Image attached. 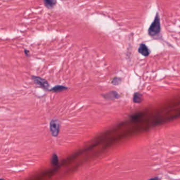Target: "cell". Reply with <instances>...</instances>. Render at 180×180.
I'll return each mask as SVG.
<instances>
[{
  "mask_svg": "<svg viewBox=\"0 0 180 180\" xmlns=\"http://www.w3.org/2000/svg\"><path fill=\"white\" fill-rule=\"evenodd\" d=\"M65 89H67V88L63 86H61V85H57L54 87L53 88H52L51 91L54 92H59L61 91H62Z\"/></svg>",
  "mask_w": 180,
  "mask_h": 180,
  "instance_id": "8",
  "label": "cell"
},
{
  "mask_svg": "<svg viewBox=\"0 0 180 180\" xmlns=\"http://www.w3.org/2000/svg\"><path fill=\"white\" fill-rule=\"evenodd\" d=\"M44 4L48 9L53 8L56 4V0H43Z\"/></svg>",
  "mask_w": 180,
  "mask_h": 180,
  "instance_id": "5",
  "label": "cell"
},
{
  "mask_svg": "<svg viewBox=\"0 0 180 180\" xmlns=\"http://www.w3.org/2000/svg\"><path fill=\"white\" fill-rule=\"evenodd\" d=\"M161 31V25H160V20L158 13L155 16V19L152 23L151 26L149 29V34L151 36H155L158 34Z\"/></svg>",
  "mask_w": 180,
  "mask_h": 180,
  "instance_id": "1",
  "label": "cell"
},
{
  "mask_svg": "<svg viewBox=\"0 0 180 180\" xmlns=\"http://www.w3.org/2000/svg\"><path fill=\"white\" fill-rule=\"evenodd\" d=\"M134 102L135 103H140L142 100V96L139 93H135L133 98Z\"/></svg>",
  "mask_w": 180,
  "mask_h": 180,
  "instance_id": "7",
  "label": "cell"
},
{
  "mask_svg": "<svg viewBox=\"0 0 180 180\" xmlns=\"http://www.w3.org/2000/svg\"><path fill=\"white\" fill-rule=\"evenodd\" d=\"M32 79L37 84L40 85L43 88H46V89L48 88L49 84L47 81H46L44 79H41L40 77H37V76H33Z\"/></svg>",
  "mask_w": 180,
  "mask_h": 180,
  "instance_id": "3",
  "label": "cell"
},
{
  "mask_svg": "<svg viewBox=\"0 0 180 180\" xmlns=\"http://www.w3.org/2000/svg\"><path fill=\"white\" fill-rule=\"evenodd\" d=\"M50 129L52 135L54 136H57L60 129V123L57 120H52L50 124Z\"/></svg>",
  "mask_w": 180,
  "mask_h": 180,
  "instance_id": "2",
  "label": "cell"
},
{
  "mask_svg": "<svg viewBox=\"0 0 180 180\" xmlns=\"http://www.w3.org/2000/svg\"><path fill=\"white\" fill-rule=\"evenodd\" d=\"M149 180H159V179H158V177H153V178L151 179H149Z\"/></svg>",
  "mask_w": 180,
  "mask_h": 180,
  "instance_id": "10",
  "label": "cell"
},
{
  "mask_svg": "<svg viewBox=\"0 0 180 180\" xmlns=\"http://www.w3.org/2000/svg\"><path fill=\"white\" fill-rule=\"evenodd\" d=\"M104 97L108 100H113L118 98V95L115 92H111L105 95Z\"/></svg>",
  "mask_w": 180,
  "mask_h": 180,
  "instance_id": "6",
  "label": "cell"
},
{
  "mask_svg": "<svg viewBox=\"0 0 180 180\" xmlns=\"http://www.w3.org/2000/svg\"><path fill=\"white\" fill-rule=\"evenodd\" d=\"M58 163V158L57 157V155L54 154L53 156L51 158V163L54 165H56Z\"/></svg>",
  "mask_w": 180,
  "mask_h": 180,
  "instance_id": "9",
  "label": "cell"
},
{
  "mask_svg": "<svg viewBox=\"0 0 180 180\" xmlns=\"http://www.w3.org/2000/svg\"><path fill=\"white\" fill-rule=\"evenodd\" d=\"M139 51L140 53L142 54L143 55H144L145 57L148 56L149 53L148 48L147 47L145 44H142L140 45L139 49Z\"/></svg>",
  "mask_w": 180,
  "mask_h": 180,
  "instance_id": "4",
  "label": "cell"
}]
</instances>
